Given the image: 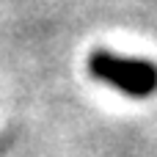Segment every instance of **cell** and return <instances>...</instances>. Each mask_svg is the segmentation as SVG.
<instances>
[{
    "mask_svg": "<svg viewBox=\"0 0 157 157\" xmlns=\"http://www.w3.org/2000/svg\"><path fill=\"white\" fill-rule=\"evenodd\" d=\"M88 75L130 97V99H149L157 94V63L152 58H138V55H121L113 50H94L86 61Z\"/></svg>",
    "mask_w": 157,
    "mask_h": 157,
    "instance_id": "obj_1",
    "label": "cell"
}]
</instances>
